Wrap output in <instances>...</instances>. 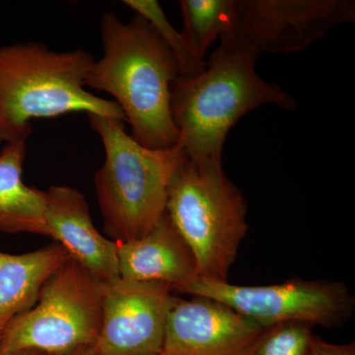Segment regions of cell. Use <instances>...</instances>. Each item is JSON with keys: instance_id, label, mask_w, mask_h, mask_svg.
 Returning <instances> with one entry per match:
<instances>
[{"instance_id": "18", "label": "cell", "mask_w": 355, "mask_h": 355, "mask_svg": "<svg viewBox=\"0 0 355 355\" xmlns=\"http://www.w3.org/2000/svg\"><path fill=\"white\" fill-rule=\"evenodd\" d=\"M306 355H355V345H334L314 336Z\"/></svg>"}, {"instance_id": "13", "label": "cell", "mask_w": 355, "mask_h": 355, "mask_svg": "<svg viewBox=\"0 0 355 355\" xmlns=\"http://www.w3.org/2000/svg\"><path fill=\"white\" fill-rule=\"evenodd\" d=\"M69 259L58 243L23 254L0 252V336L16 317L36 304L44 282Z\"/></svg>"}, {"instance_id": "20", "label": "cell", "mask_w": 355, "mask_h": 355, "mask_svg": "<svg viewBox=\"0 0 355 355\" xmlns=\"http://www.w3.org/2000/svg\"><path fill=\"white\" fill-rule=\"evenodd\" d=\"M11 355H44L39 352H35V350H25V352H17Z\"/></svg>"}, {"instance_id": "2", "label": "cell", "mask_w": 355, "mask_h": 355, "mask_svg": "<svg viewBox=\"0 0 355 355\" xmlns=\"http://www.w3.org/2000/svg\"><path fill=\"white\" fill-rule=\"evenodd\" d=\"M93 62L83 49L58 51L41 43L0 46V149L27 142L36 119L85 113L125 123L116 102L86 88Z\"/></svg>"}, {"instance_id": "12", "label": "cell", "mask_w": 355, "mask_h": 355, "mask_svg": "<svg viewBox=\"0 0 355 355\" xmlns=\"http://www.w3.org/2000/svg\"><path fill=\"white\" fill-rule=\"evenodd\" d=\"M116 243L121 279L157 282L179 291L200 277L195 254L167 214L144 237Z\"/></svg>"}, {"instance_id": "3", "label": "cell", "mask_w": 355, "mask_h": 355, "mask_svg": "<svg viewBox=\"0 0 355 355\" xmlns=\"http://www.w3.org/2000/svg\"><path fill=\"white\" fill-rule=\"evenodd\" d=\"M105 151L95 174L104 229L114 242L144 237L166 214L173 178L188 159L183 146L153 149L125 130V121L87 114Z\"/></svg>"}, {"instance_id": "8", "label": "cell", "mask_w": 355, "mask_h": 355, "mask_svg": "<svg viewBox=\"0 0 355 355\" xmlns=\"http://www.w3.org/2000/svg\"><path fill=\"white\" fill-rule=\"evenodd\" d=\"M178 292L220 301L263 328L291 322L335 328L355 308L345 284L330 280L295 277L272 286H244L198 277Z\"/></svg>"}, {"instance_id": "11", "label": "cell", "mask_w": 355, "mask_h": 355, "mask_svg": "<svg viewBox=\"0 0 355 355\" xmlns=\"http://www.w3.org/2000/svg\"><path fill=\"white\" fill-rule=\"evenodd\" d=\"M46 236L69 252L98 282L120 279L116 243L95 228L85 198L69 186L44 191Z\"/></svg>"}, {"instance_id": "4", "label": "cell", "mask_w": 355, "mask_h": 355, "mask_svg": "<svg viewBox=\"0 0 355 355\" xmlns=\"http://www.w3.org/2000/svg\"><path fill=\"white\" fill-rule=\"evenodd\" d=\"M257 60L216 50L207 64L209 69L193 78L179 76L173 83L172 118L179 144L190 160L221 159L230 128L261 105L296 108L292 96L258 76Z\"/></svg>"}, {"instance_id": "17", "label": "cell", "mask_w": 355, "mask_h": 355, "mask_svg": "<svg viewBox=\"0 0 355 355\" xmlns=\"http://www.w3.org/2000/svg\"><path fill=\"white\" fill-rule=\"evenodd\" d=\"M313 327L298 322L266 327L244 355H306L315 336Z\"/></svg>"}, {"instance_id": "15", "label": "cell", "mask_w": 355, "mask_h": 355, "mask_svg": "<svg viewBox=\"0 0 355 355\" xmlns=\"http://www.w3.org/2000/svg\"><path fill=\"white\" fill-rule=\"evenodd\" d=\"M183 34L191 53L200 60L212 43L227 31L234 0H181Z\"/></svg>"}, {"instance_id": "16", "label": "cell", "mask_w": 355, "mask_h": 355, "mask_svg": "<svg viewBox=\"0 0 355 355\" xmlns=\"http://www.w3.org/2000/svg\"><path fill=\"white\" fill-rule=\"evenodd\" d=\"M123 3L141 16L157 33L176 60L180 77L193 78L207 69V64L200 60L190 50L182 32H178L166 17L156 0H125Z\"/></svg>"}, {"instance_id": "7", "label": "cell", "mask_w": 355, "mask_h": 355, "mask_svg": "<svg viewBox=\"0 0 355 355\" xmlns=\"http://www.w3.org/2000/svg\"><path fill=\"white\" fill-rule=\"evenodd\" d=\"M354 20V0H234L217 50L256 58L304 51L336 26Z\"/></svg>"}, {"instance_id": "10", "label": "cell", "mask_w": 355, "mask_h": 355, "mask_svg": "<svg viewBox=\"0 0 355 355\" xmlns=\"http://www.w3.org/2000/svg\"><path fill=\"white\" fill-rule=\"evenodd\" d=\"M173 295L160 355H244L263 327L214 299Z\"/></svg>"}, {"instance_id": "6", "label": "cell", "mask_w": 355, "mask_h": 355, "mask_svg": "<svg viewBox=\"0 0 355 355\" xmlns=\"http://www.w3.org/2000/svg\"><path fill=\"white\" fill-rule=\"evenodd\" d=\"M104 284L73 259L44 282L31 309L16 317L0 336V355L35 350L70 355L94 345L102 320Z\"/></svg>"}, {"instance_id": "9", "label": "cell", "mask_w": 355, "mask_h": 355, "mask_svg": "<svg viewBox=\"0 0 355 355\" xmlns=\"http://www.w3.org/2000/svg\"><path fill=\"white\" fill-rule=\"evenodd\" d=\"M169 286L120 279L104 284L96 355H160L168 311Z\"/></svg>"}, {"instance_id": "5", "label": "cell", "mask_w": 355, "mask_h": 355, "mask_svg": "<svg viewBox=\"0 0 355 355\" xmlns=\"http://www.w3.org/2000/svg\"><path fill=\"white\" fill-rule=\"evenodd\" d=\"M247 212L221 159L188 158L173 178L166 214L195 254L200 279L228 282L247 234Z\"/></svg>"}, {"instance_id": "14", "label": "cell", "mask_w": 355, "mask_h": 355, "mask_svg": "<svg viewBox=\"0 0 355 355\" xmlns=\"http://www.w3.org/2000/svg\"><path fill=\"white\" fill-rule=\"evenodd\" d=\"M26 153L27 142H10L0 149V231L46 236L44 191L23 183Z\"/></svg>"}, {"instance_id": "19", "label": "cell", "mask_w": 355, "mask_h": 355, "mask_svg": "<svg viewBox=\"0 0 355 355\" xmlns=\"http://www.w3.org/2000/svg\"><path fill=\"white\" fill-rule=\"evenodd\" d=\"M70 355H96L93 352L92 347H85V349L77 350L74 354Z\"/></svg>"}, {"instance_id": "1", "label": "cell", "mask_w": 355, "mask_h": 355, "mask_svg": "<svg viewBox=\"0 0 355 355\" xmlns=\"http://www.w3.org/2000/svg\"><path fill=\"white\" fill-rule=\"evenodd\" d=\"M103 55L94 60L85 86L114 98L141 146L169 148L179 144L172 118V85L179 74L176 60L141 16L128 23L114 13L101 21Z\"/></svg>"}]
</instances>
